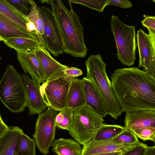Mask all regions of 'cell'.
Returning <instances> with one entry per match:
<instances>
[{
	"mask_svg": "<svg viewBox=\"0 0 155 155\" xmlns=\"http://www.w3.org/2000/svg\"><path fill=\"white\" fill-rule=\"evenodd\" d=\"M111 78L124 111L155 110V79L147 73L136 67L119 68Z\"/></svg>",
	"mask_w": 155,
	"mask_h": 155,
	"instance_id": "cell-1",
	"label": "cell"
},
{
	"mask_svg": "<svg viewBox=\"0 0 155 155\" xmlns=\"http://www.w3.org/2000/svg\"><path fill=\"white\" fill-rule=\"evenodd\" d=\"M41 3L50 4L57 27L61 36L63 52L74 57L84 58L87 49L84 42L83 30L77 14L68 1L69 10L61 0H42Z\"/></svg>",
	"mask_w": 155,
	"mask_h": 155,
	"instance_id": "cell-2",
	"label": "cell"
},
{
	"mask_svg": "<svg viewBox=\"0 0 155 155\" xmlns=\"http://www.w3.org/2000/svg\"><path fill=\"white\" fill-rule=\"evenodd\" d=\"M86 78L91 80L100 93L105 104L107 114L115 119L124 111L117 100L106 71V64L101 55H91L85 62Z\"/></svg>",
	"mask_w": 155,
	"mask_h": 155,
	"instance_id": "cell-3",
	"label": "cell"
},
{
	"mask_svg": "<svg viewBox=\"0 0 155 155\" xmlns=\"http://www.w3.org/2000/svg\"><path fill=\"white\" fill-rule=\"evenodd\" d=\"M0 100L13 113L22 112L27 105L24 82L20 74L11 64L7 66L0 81Z\"/></svg>",
	"mask_w": 155,
	"mask_h": 155,
	"instance_id": "cell-4",
	"label": "cell"
},
{
	"mask_svg": "<svg viewBox=\"0 0 155 155\" xmlns=\"http://www.w3.org/2000/svg\"><path fill=\"white\" fill-rule=\"evenodd\" d=\"M110 25L116 43L117 57L123 65L129 67L133 65L137 53L135 27L125 24L117 16L114 15L111 16Z\"/></svg>",
	"mask_w": 155,
	"mask_h": 155,
	"instance_id": "cell-5",
	"label": "cell"
},
{
	"mask_svg": "<svg viewBox=\"0 0 155 155\" xmlns=\"http://www.w3.org/2000/svg\"><path fill=\"white\" fill-rule=\"evenodd\" d=\"M104 122L103 117L84 106L74 111L73 123L68 131L75 141L83 145L93 139Z\"/></svg>",
	"mask_w": 155,
	"mask_h": 155,
	"instance_id": "cell-6",
	"label": "cell"
},
{
	"mask_svg": "<svg viewBox=\"0 0 155 155\" xmlns=\"http://www.w3.org/2000/svg\"><path fill=\"white\" fill-rule=\"evenodd\" d=\"M74 78L63 74L42 84L40 92L48 107L57 111L66 108L68 92Z\"/></svg>",
	"mask_w": 155,
	"mask_h": 155,
	"instance_id": "cell-7",
	"label": "cell"
},
{
	"mask_svg": "<svg viewBox=\"0 0 155 155\" xmlns=\"http://www.w3.org/2000/svg\"><path fill=\"white\" fill-rule=\"evenodd\" d=\"M57 112L48 107L38 114L36 120L33 136L38 149L44 155L49 153V148L54 139L56 127L55 120Z\"/></svg>",
	"mask_w": 155,
	"mask_h": 155,
	"instance_id": "cell-8",
	"label": "cell"
},
{
	"mask_svg": "<svg viewBox=\"0 0 155 155\" xmlns=\"http://www.w3.org/2000/svg\"><path fill=\"white\" fill-rule=\"evenodd\" d=\"M44 23L43 37L45 47L55 57L64 52L62 40L51 10L45 6H38Z\"/></svg>",
	"mask_w": 155,
	"mask_h": 155,
	"instance_id": "cell-9",
	"label": "cell"
},
{
	"mask_svg": "<svg viewBox=\"0 0 155 155\" xmlns=\"http://www.w3.org/2000/svg\"><path fill=\"white\" fill-rule=\"evenodd\" d=\"M139 61L138 68H143V71L155 79V35L147 34L141 29L136 35Z\"/></svg>",
	"mask_w": 155,
	"mask_h": 155,
	"instance_id": "cell-10",
	"label": "cell"
},
{
	"mask_svg": "<svg viewBox=\"0 0 155 155\" xmlns=\"http://www.w3.org/2000/svg\"><path fill=\"white\" fill-rule=\"evenodd\" d=\"M22 76L26 89L28 116L39 114L48 108L41 94V85L37 82L31 79L27 74H23Z\"/></svg>",
	"mask_w": 155,
	"mask_h": 155,
	"instance_id": "cell-11",
	"label": "cell"
},
{
	"mask_svg": "<svg viewBox=\"0 0 155 155\" xmlns=\"http://www.w3.org/2000/svg\"><path fill=\"white\" fill-rule=\"evenodd\" d=\"M44 72L45 82L63 75V70L67 66L55 60L45 46L39 45L34 49Z\"/></svg>",
	"mask_w": 155,
	"mask_h": 155,
	"instance_id": "cell-12",
	"label": "cell"
},
{
	"mask_svg": "<svg viewBox=\"0 0 155 155\" xmlns=\"http://www.w3.org/2000/svg\"><path fill=\"white\" fill-rule=\"evenodd\" d=\"M16 51L18 60L23 70L26 73L28 72L32 79L40 84L45 82L42 68L33 49Z\"/></svg>",
	"mask_w": 155,
	"mask_h": 155,
	"instance_id": "cell-13",
	"label": "cell"
},
{
	"mask_svg": "<svg viewBox=\"0 0 155 155\" xmlns=\"http://www.w3.org/2000/svg\"><path fill=\"white\" fill-rule=\"evenodd\" d=\"M82 81L85 96V106L100 117L107 114L106 105L98 90L90 80L84 77Z\"/></svg>",
	"mask_w": 155,
	"mask_h": 155,
	"instance_id": "cell-14",
	"label": "cell"
},
{
	"mask_svg": "<svg viewBox=\"0 0 155 155\" xmlns=\"http://www.w3.org/2000/svg\"><path fill=\"white\" fill-rule=\"evenodd\" d=\"M125 127L132 131L145 127L155 128V110H141L126 112Z\"/></svg>",
	"mask_w": 155,
	"mask_h": 155,
	"instance_id": "cell-15",
	"label": "cell"
},
{
	"mask_svg": "<svg viewBox=\"0 0 155 155\" xmlns=\"http://www.w3.org/2000/svg\"><path fill=\"white\" fill-rule=\"evenodd\" d=\"M136 144H119L112 141L110 139L101 141L92 140L83 145L81 155H92L118 151L125 152Z\"/></svg>",
	"mask_w": 155,
	"mask_h": 155,
	"instance_id": "cell-16",
	"label": "cell"
},
{
	"mask_svg": "<svg viewBox=\"0 0 155 155\" xmlns=\"http://www.w3.org/2000/svg\"><path fill=\"white\" fill-rule=\"evenodd\" d=\"M12 37L38 40L35 34L18 25L0 13V41Z\"/></svg>",
	"mask_w": 155,
	"mask_h": 155,
	"instance_id": "cell-17",
	"label": "cell"
},
{
	"mask_svg": "<svg viewBox=\"0 0 155 155\" xmlns=\"http://www.w3.org/2000/svg\"><path fill=\"white\" fill-rule=\"evenodd\" d=\"M24 134L23 130L19 127H8L0 139V155H13Z\"/></svg>",
	"mask_w": 155,
	"mask_h": 155,
	"instance_id": "cell-18",
	"label": "cell"
},
{
	"mask_svg": "<svg viewBox=\"0 0 155 155\" xmlns=\"http://www.w3.org/2000/svg\"><path fill=\"white\" fill-rule=\"evenodd\" d=\"M0 13L18 25L37 34L35 26L27 17L18 11L6 0H0Z\"/></svg>",
	"mask_w": 155,
	"mask_h": 155,
	"instance_id": "cell-19",
	"label": "cell"
},
{
	"mask_svg": "<svg viewBox=\"0 0 155 155\" xmlns=\"http://www.w3.org/2000/svg\"><path fill=\"white\" fill-rule=\"evenodd\" d=\"M86 104L82 79L74 78L68 91L66 108L75 110Z\"/></svg>",
	"mask_w": 155,
	"mask_h": 155,
	"instance_id": "cell-20",
	"label": "cell"
},
{
	"mask_svg": "<svg viewBox=\"0 0 155 155\" xmlns=\"http://www.w3.org/2000/svg\"><path fill=\"white\" fill-rule=\"evenodd\" d=\"M51 146L57 155H81L80 144L72 139L61 138L54 140Z\"/></svg>",
	"mask_w": 155,
	"mask_h": 155,
	"instance_id": "cell-21",
	"label": "cell"
},
{
	"mask_svg": "<svg viewBox=\"0 0 155 155\" xmlns=\"http://www.w3.org/2000/svg\"><path fill=\"white\" fill-rule=\"evenodd\" d=\"M31 11L27 17L35 28L37 33V36L41 45L44 46L45 43L43 37L44 28L43 19L36 2L31 0Z\"/></svg>",
	"mask_w": 155,
	"mask_h": 155,
	"instance_id": "cell-22",
	"label": "cell"
},
{
	"mask_svg": "<svg viewBox=\"0 0 155 155\" xmlns=\"http://www.w3.org/2000/svg\"><path fill=\"white\" fill-rule=\"evenodd\" d=\"M125 127L118 125H109L104 124L98 129L93 140L101 141L114 137L125 129Z\"/></svg>",
	"mask_w": 155,
	"mask_h": 155,
	"instance_id": "cell-23",
	"label": "cell"
},
{
	"mask_svg": "<svg viewBox=\"0 0 155 155\" xmlns=\"http://www.w3.org/2000/svg\"><path fill=\"white\" fill-rule=\"evenodd\" d=\"M8 47L16 50L34 49L39 45H41L38 40L26 38L12 37L3 41Z\"/></svg>",
	"mask_w": 155,
	"mask_h": 155,
	"instance_id": "cell-24",
	"label": "cell"
},
{
	"mask_svg": "<svg viewBox=\"0 0 155 155\" xmlns=\"http://www.w3.org/2000/svg\"><path fill=\"white\" fill-rule=\"evenodd\" d=\"M35 146L34 139L24 133L18 144L15 151L17 155H36Z\"/></svg>",
	"mask_w": 155,
	"mask_h": 155,
	"instance_id": "cell-25",
	"label": "cell"
},
{
	"mask_svg": "<svg viewBox=\"0 0 155 155\" xmlns=\"http://www.w3.org/2000/svg\"><path fill=\"white\" fill-rule=\"evenodd\" d=\"M74 111L66 108L58 113L55 120L56 127L68 131L73 123Z\"/></svg>",
	"mask_w": 155,
	"mask_h": 155,
	"instance_id": "cell-26",
	"label": "cell"
},
{
	"mask_svg": "<svg viewBox=\"0 0 155 155\" xmlns=\"http://www.w3.org/2000/svg\"><path fill=\"white\" fill-rule=\"evenodd\" d=\"M110 139L112 141L119 144H134L139 142L132 131L126 128L117 136Z\"/></svg>",
	"mask_w": 155,
	"mask_h": 155,
	"instance_id": "cell-27",
	"label": "cell"
},
{
	"mask_svg": "<svg viewBox=\"0 0 155 155\" xmlns=\"http://www.w3.org/2000/svg\"><path fill=\"white\" fill-rule=\"evenodd\" d=\"M71 3L81 4L102 12L105 7L109 5V0H70Z\"/></svg>",
	"mask_w": 155,
	"mask_h": 155,
	"instance_id": "cell-28",
	"label": "cell"
},
{
	"mask_svg": "<svg viewBox=\"0 0 155 155\" xmlns=\"http://www.w3.org/2000/svg\"><path fill=\"white\" fill-rule=\"evenodd\" d=\"M21 13L27 16L31 9V0H6Z\"/></svg>",
	"mask_w": 155,
	"mask_h": 155,
	"instance_id": "cell-29",
	"label": "cell"
},
{
	"mask_svg": "<svg viewBox=\"0 0 155 155\" xmlns=\"http://www.w3.org/2000/svg\"><path fill=\"white\" fill-rule=\"evenodd\" d=\"M132 131L137 138L143 141L150 140L155 142V128L145 127Z\"/></svg>",
	"mask_w": 155,
	"mask_h": 155,
	"instance_id": "cell-30",
	"label": "cell"
},
{
	"mask_svg": "<svg viewBox=\"0 0 155 155\" xmlns=\"http://www.w3.org/2000/svg\"><path fill=\"white\" fill-rule=\"evenodd\" d=\"M148 147L147 144L139 141L120 155H145Z\"/></svg>",
	"mask_w": 155,
	"mask_h": 155,
	"instance_id": "cell-31",
	"label": "cell"
},
{
	"mask_svg": "<svg viewBox=\"0 0 155 155\" xmlns=\"http://www.w3.org/2000/svg\"><path fill=\"white\" fill-rule=\"evenodd\" d=\"M143 27L148 29L149 33L155 35V16L147 15L141 21Z\"/></svg>",
	"mask_w": 155,
	"mask_h": 155,
	"instance_id": "cell-32",
	"label": "cell"
},
{
	"mask_svg": "<svg viewBox=\"0 0 155 155\" xmlns=\"http://www.w3.org/2000/svg\"><path fill=\"white\" fill-rule=\"evenodd\" d=\"M82 74V71L81 69L75 67L67 66L63 70L64 75L73 78H75Z\"/></svg>",
	"mask_w": 155,
	"mask_h": 155,
	"instance_id": "cell-33",
	"label": "cell"
},
{
	"mask_svg": "<svg viewBox=\"0 0 155 155\" xmlns=\"http://www.w3.org/2000/svg\"><path fill=\"white\" fill-rule=\"evenodd\" d=\"M109 5H114L123 8H129L133 6L128 0H109Z\"/></svg>",
	"mask_w": 155,
	"mask_h": 155,
	"instance_id": "cell-34",
	"label": "cell"
},
{
	"mask_svg": "<svg viewBox=\"0 0 155 155\" xmlns=\"http://www.w3.org/2000/svg\"><path fill=\"white\" fill-rule=\"evenodd\" d=\"M8 127V126L3 122L0 114V139Z\"/></svg>",
	"mask_w": 155,
	"mask_h": 155,
	"instance_id": "cell-35",
	"label": "cell"
},
{
	"mask_svg": "<svg viewBox=\"0 0 155 155\" xmlns=\"http://www.w3.org/2000/svg\"><path fill=\"white\" fill-rule=\"evenodd\" d=\"M145 155H155V146L148 147Z\"/></svg>",
	"mask_w": 155,
	"mask_h": 155,
	"instance_id": "cell-36",
	"label": "cell"
},
{
	"mask_svg": "<svg viewBox=\"0 0 155 155\" xmlns=\"http://www.w3.org/2000/svg\"><path fill=\"white\" fill-rule=\"evenodd\" d=\"M124 152L118 151L111 153H99L92 155H120Z\"/></svg>",
	"mask_w": 155,
	"mask_h": 155,
	"instance_id": "cell-37",
	"label": "cell"
},
{
	"mask_svg": "<svg viewBox=\"0 0 155 155\" xmlns=\"http://www.w3.org/2000/svg\"><path fill=\"white\" fill-rule=\"evenodd\" d=\"M13 155H17V153H16L15 151V153H14Z\"/></svg>",
	"mask_w": 155,
	"mask_h": 155,
	"instance_id": "cell-38",
	"label": "cell"
},
{
	"mask_svg": "<svg viewBox=\"0 0 155 155\" xmlns=\"http://www.w3.org/2000/svg\"><path fill=\"white\" fill-rule=\"evenodd\" d=\"M1 59V57H0V60Z\"/></svg>",
	"mask_w": 155,
	"mask_h": 155,
	"instance_id": "cell-39",
	"label": "cell"
}]
</instances>
